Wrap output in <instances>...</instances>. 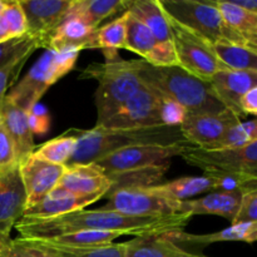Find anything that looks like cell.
<instances>
[{"instance_id": "6da1fadb", "label": "cell", "mask_w": 257, "mask_h": 257, "mask_svg": "<svg viewBox=\"0 0 257 257\" xmlns=\"http://www.w3.org/2000/svg\"><path fill=\"white\" fill-rule=\"evenodd\" d=\"M192 216L188 213L140 217L117 211L79 210L50 218L22 217L14 228L22 238H50L75 231H113L122 235L160 236L173 231H183Z\"/></svg>"}, {"instance_id": "7a4b0ae2", "label": "cell", "mask_w": 257, "mask_h": 257, "mask_svg": "<svg viewBox=\"0 0 257 257\" xmlns=\"http://www.w3.org/2000/svg\"><path fill=\"white\" fill-rule=\"evenodd\" d=\"M141 82L158 94L182 105L187 113H217L226 109L208 82L177 67H155L132 59Z\"/></svg>"}, {"instance_id": "3957f363", "label": "cell", "mask_w": 257, "mask_h": 257, "mask_svg": "<svg viewBox=\"0 0 257 257\" xmlns=\"http://www.w3.org/2000/svg\"><path fill=\"white\" fill-rule=\"evenodd\" d=\"M77 138V147L70 158V165L94 163L118 150L142 145H171L186 142L180 127L155 125L133 130H110L93 127L89 130H70Z\"/></svg>"}, {"instance_id": "277c9868", "label": "cell", "mask_w": 257, "mask_h": 257, "mask_svg": "<svg viewBox=\"0 0 257 257\" xmlns=\"http://www.w3.org/2000/svg\"><path fill=\"white\" fill-rule=\"evenodd\" d=\"M103 55L104 63H92L80 73V78L98 82L95 90V127L104 124L142 87L132 59H123L118 52L103 53Z\"/></svg>"}, {"instance_id": "5b68a950", "label": "cell", "mask_w": 257, "mask_h": 257, "mask_svg": "<svg viewBox=\"0 0 257 257\" xmlns=\"http://www.w3.org/2000/svg\"><path fill=\"white\" fill-rule=\"evenodd\" d=\"M79 53L78 49L63 52L47 49L29 72L8 92L7 98L28 112L39 103L53 84L74 68Z\"/></svg>"}, {"instance_id": "8992f818", "label": "cell", "mask_w": 257, "mask_h": 257, "mask_svg": "<svg viewBox=\"0 0 257 257\" xmlns=\"http://www.w3.org/2000/svg\"><path fill=\"white\" fill-rule=\"evenodd\" d=\"M158 4L168 18L192 30L211 44L226 42L248 47L226 27L213 0H158Z\"/></svg>"}, {"instance_id": "52a82bcc", "label": "cell", "mask_w": 257, "mask_h": 257, "mask_svg": "<svg viewBox=\"0 0 257 257\" xmlns=\"http://www.w3.org/2000/svg\"><path fill=\"white\" fill-rule=\"evenodd\" d=\"M167 19L172 32L177 67L205 82H208L216 73L227 70L215 54L211 43L171 18L167 17Z\"/></svg>"}, {"instance_id": "ba28073f", "label": "cell", "mask_w": 257, "mask_h": 257, "mask_svg": "<svg viewBox=\"0 0 257 257\" xmlns=\"http://www.w3.org/2000/svg\"><path fill=\"white\" fill-rule=\"evenodd\" d=\"M187 142L171 145H142L118 150L94 162L107 175L142 170L170 162L171 158L181 156L188 147Z\"/></svg>"}, {"instance_id": "9c48e42d", "label": "cell", "mask_w": 257, "mask_h": 257, "mask_svg": "<svg viewBox=\"0 0 257 257\" xmlns=\"http://www.w3.org/2000/svg\"><path fill=\"white\" fill-rule=\"evenodd\" d=\"M108 202L103 210L117 211L131 216L140 217H160V216L177 215L181 202L168 200L158 195L151 187H135L114 191L107 195Z\"/></svg>"}, {"instance_id": "30bf717a", "label": "cell", "mask_w": 257, "mask_h": 257, "mask_svg": "<svg viewBox=\"0 0 257 257\" xmlns=\"http://www.w3.org/2000/svg\"><path fill=\"white\" fill-rule=\"evenodd\" d=\"M180 157L202 171H238L257 176V141L243 147L221 150H203L188 146Z\"/></svg>"}, {"instance_id": "8fae6325", "label": "cell", "mask_w": 257, "mask_h": 257, "mask_svg": "<svg viewBox=\"0 0 257 257\" xmlns=\"http://www.w3.org/2000/svg\"><path fill=\"white\" fill-rule=\"evenodd\" d=\"M27 22V35L47 50L57 28L67 17L72 0H19Z\"/></svg>"}, {"instance_id": "7c38bea8", "label": "cell", "mask_w": 257, "mask_h": 257, "mask_svg": "<svg viewBox=\"0 0 257 257\" xmlns=\"http://www.w3.org/2000/svg\"><path fill=\"white\" fill-rule=\"evenodd\" d=\"M155 125H165L161 120V97L142 83L141 89L100 127L133 130Z\"/></svg>"}, {"instance_id": "4fadbf2b", "label": "cell", "mask_w": 257, "mask_h": 257, "mask_svg": "<svg viewBox=\"0 0 257 257\" xmlns=\"http://www.w3.org/2000/svg\"><path fill=\"white\" fill-rule=\"evenodd\" d=\"M238 122L240 115L227 108L217 113H187L180 131L188 145L207 150Z\"/></svg>"}, {"instance_id": "5bb4252c", "label": "cell", "mask_w": 257, "mask_h": 257, "mask_svg": "<svg viewBox=\"0 0 257 257\" xmlns=\"http://www.w3.org/2000/svg\"><path fill=\"white\" fill-rule=\"evenodd\" d=\"M18 167L27 195L25 210L52 193L65 171V166L53 165L33 155L20 162Z\"/></svg>"}, {"instance_id": "9a60e30c", "label": "cell", "mask_w": 257, "mask_h": 257, "mask_svg": "<svg viewBox=\"0 0 257 257\" xmlns=\"http://www.w3.org/2000/svg\"><path fill=\"white\" fill-rule=\"evenodd\" d=\"M112 182L95 163L65 166V171L54 191L75 196L108 195Z\"/></svg>"}, {"instance_id": "2e32d148", "label": "cell", "mask_w": 257, "mask_h": 257, "mask_svg": "<svg viewBox=\"0 0 257 257\" xmlns=\"http://www.w3.org/2000/svg\"><path fill=\"white\" fill-rule=\"evenodd\" d=\"M27 207V195L19 167L0 172V233L10 235L15 223L23 217Z\"/></svg>"}, {"instance_id": "e0dca14e", "label": "cell", "mask_w": 257, "mask_h": 257, "mask_svg": "<svg viewBox=\"0 0 257 257\" xmlns=\"http://www.w3.org/2000/svg\"><path fill=\"white\" fill-rule=\"evenodd\" d=\"M208 83L218 100L227 109L242 117L240 100L251 88L257 87V70H221Z\"/></svg>"}, {"instance_id": "ac0fdd59", "label": "cell", "mask_w": 257, "mask_h": 257, "mask_svg": "<svg viewBox=\"0 0 257 257\" xmlns=\"http://www.w3.org/2000/svg\"><path fill=\"white\" fill-rule=\"evenodd\" d=\"M97 28L92 27L84 18L68 12L62 24L57 28L49 42L48 49L63 52L69 49H97L95 45Z\"/></svg>"}, {"instance_id": "d6986e66", "label": "cell", "mask_w": 257, "mask_h": 257, "mask_svg": "<svg viewBox=\"0 0 257 257\" xmlns=\"http://www.w3.org/2000/svg\"><path fill=\"white\" fill-rule=\"evenodd\" d=\"M0 119L12 138L19 165L32 156L37 147L34 143V135L28 122L27 112L5 97L0 109Z\"/></svg>"}, {"instance_id": "ffe728a7", "label": "cell", "mask_w": 257, "mask_h": 257, "mask_svg": "<svg viewBox=\"0 0 257 257\" xmlns=\"http://www.w3.org/2000/svg\"><path fill=\"white\" fill-rule=\"evenodd\" d=\"M163 236L178 246H195V247H206L212 243L227 242V241L253 243L257 238V222L230 225L225 230L213 233H205V235H195L185 231H173V232L165 233Z\"/></svg>"}, {"instance_id": "44dd1931", "label": "cell", "mask_w": 257, "mask_h": 257, "mask_svg": "<svg viewBox=\"0 0 257 257\" xmlns=\"http://www.w3.org/2000/svg\"><path fill=\"white\" fill-rule=\"evenodd\" d=\"M242 191L210 192L205 197L186 200L181 202L180 212L195 215H215L232 222L240 206Z\"/></svg>"}, {"instance_id": "7402d4cb", "label": "cell", "mask_w": 257, "mask_h": 257, "mask_svg": "<svg viewBox=\"0 0 257 257\" xmlns=\"http://www.w3.org/2000/svg\"><path fill=\"white\" fill-rule=\"evenodd\" d=\"M103 198L102 195L75 196L53 191L42 201L24 211V218H50L84 210L87 206Z\"/></svg>"}, {"instance_id": "603a6c76", "label": "cell", "mask_w": 257, "mask_h": 257, "mask_svg": "<svg viewBox=\"0 0 257 257\" xmlns=\"http://www.w3.org/2000/svg\"><path fill=\"white\" fill-rule=\"evenodd\" d=\"M125 257H207L190 252L163 235L138 236L127 241Z\"/></svg>"}, {"instance_id": "cb8c5ba5", "label": "cell", "mask_w": 257, "mask_h": 257, "mask_svg": "<svg viewBox=\"0 0 257 257\" xmlns=\"http://www.w3.org/2000/svg\"><path fill=\"white\" fill-rule=\"evenodd\" d=\"M226 27L257 50V14L233 5L230 0H213Z\"/></svg>"}, {"instance_id": "d4e9b609", "label": "cell", "mask_w": 257, "mask_h": 257, "mask_svg": "<svg viewBox=\"0 0 257 257\" xmlns=\"http://www.w3.org/2000/svg\"><path fill=\"white\" fill-rule=\"evenodd\" d=\"M47 257H125L127 242L108 243L90 247H70L49 242L43 238H27Z\"/></svg>"}, {"instance_id": "484cf974", "label": "cell", "mask_w": 257, "mask_h": 257, "mask_svg": "<svg viewBox=\"0 0 257 257\" xmlns=\"http://www.w3.org/2000/svg\"><path fill=\"white\" fill-rule=\"evenodd\" d=\"M127 10L152 32L157 43L172 42L170 22L158 0H131Z\"/></svg>"}, {"instance_id": "4316f807", "label": "cell", "mask_w": 257, "mask_h": 257, "mask_svg": "<svg viewBox=\"0 0 257 257\" xmlns=\"http://www.w3.org/2000/svg\"><path fill=\"white\" fill-rule=\"evenodd\" d=\"M152 188L158 195L178 202L190 200L191 197L200 193L215 192L212 180L205 175L181 177L162 185H155Z\"/></svg>"}, {"instance_id": "83f0119b", "label": "cell", "mask_w": 257, "mask_h": 257, "mask_svg": "<svg viewBox=\"0 0 257 257\" xmlns=\"http://www.w3.org/2000/svg\"><path fill=\"white\" fill-rule=\"evenodd\" d=\"M131 0H72L70 13L84 18L92 27L99 28L103 20L128 9Z\"/></svg>"}, {"instance_id": "f1b7e54d", "label": "cell", "mask_w": 257, "mask_h": 257, "mask_svg": "<svg viewBox=\"0 0 257 257\" xmlns=\"http://www.w3.org/2000/svg\"><path fill=\"white\" fill-rule=\"evenodd\" d=\"M170 163H162V165H156L152 167L142 168V170L128 171V172L114 173V175H108L112 187L109 192L114 191L124 190V188H135V187H151L155 186L157 181L165 176L167 172Z\"/></svg>"}, {"instance_id": "f546056e", "label": "cell", "mask_w": 257, "mask_h": 257, "mask_svg": "<svg viewBox=\"0 0 257 257\" xmlns=\"http://www.w3.org/2000/svg\"><path fill=\"white\" fill-rule=\"evenodd\" d=\"M212 49L220 62L230 70H257V50L231 43H215Z\"/></svg>"}, {"instance_id": "4dcf8cb0", "label": "cell", "mask_w": 257, "mask_h": 257, "mask_svg": "<svg viewBox=\"0 0 257 257\" xmlns=\"http://www.w3.org/2000/svg\"><path fill=\"white\" fill-rule=\"evenodd\" d=\"M75 147H77V138L69 130L64 135L43 143L39 147H35L33 156L53 165L67 166L74 153Z\"/></svg>"}, {"instance_id": "1f68e13d", "label": "cell", "mask_w": 257, "mask_h": 257, "mask_svg": "<svg viewBox=\"0 0 257 257\" xmlns=\"http://www.w3.org/2000/svg\"><path fill=\"white\" fill-rule=\"evenodd\" d=\"M203 175L210 177L213 182L215 192H232V191L257 190V176L238 171L207 170Z\"/></svg>"}, {"instance_id": "d6a6232c", "label": "cell", "mask_w": 257, "mask_h": 257, "mask_svg": "<svg viewBox=\"0 0 257 257\" xmlns=\"http://www.w3.org/2000/svg\"><path fill=\"white\" fill-rule=\"evenodd\" d=\"M128 13L125 10L120 17L103 27L98 28L95 34V45L102 53L118 52V49H125L127 38Z\"/></svg>"}, {"instance_id": "836d02e7", "label": "cell", "mask_w": 257, "mask_h": 257, "mask_svg": "<svg viewBox=\"0 0 257 257\" xmlns=\"http://www.w3.org/2000/svg\"><path fill=\"white\" fill-rule=\"evenodd\" d=\"M128 13L127 19V38H125V49L136 53L142 59H146L147 55L152 52L157 44L155 35L150 29L141 22L138 18Z\"/></svg>"}, {"instance_id": "e575fe53", "label": "cell", "mask_w": 257, "mask_h": 257, "mask_svg": "<svg viewBox=\"0 0 257 257\" xmlns=\"http://www.w3.org/2000/svg\"><path fill=\"white\" fill-rule=\"evenodd\" d=\"M123 236L120 232L113 231H75L64 233L50 238H43L49 242L60 246L70 247H90V246H102L112 243L115 238Z\"/></svg>"}, {"instance_id": "d590c367", "label": "cell", "mask_w": 257, "mask_h": 257, "mask_svg": "<svg viewBox=\"0 0 257 257\" xmlns=\"http://www.w3.org/2000/svg\"><path fill=\"white\" fill-rule=\"evenodd\" d=\"M257 141V123L255 119L238 122L231 127L212 147L207 150H221V148H238ZM205 150V148H203Z\"/></svg>"}, {"instance_id": "8d00e7d4", "label": "cell", "mask_w": 257, "mask_h": 257, "mask_svg": "<svg viewBox=\"0 0 257 257\" xmlns=\"http://www.w3.org/2000/svg\"><path fill=\"white\" fill-rule=\"evenodd\" d=\"M37 49L38 47L34 43V44L25 48L18 55H15L8 64L0 68V109H2V104L4 102L9 89H12L15 85V82L18 80V77L20 74V70L24 68L27 60L32 57V54Z\"/></svg>"}, {"instance_id": "74e56055", "label": "cell", "mask_w": 257, "mask_h": 257, "mask_svg": "<svg viewBox=\"0 0 257 257\" xmlns=\"http://www.w3.org/2000/svg\"><path fill=\"white\" fill-rule=\"evenodd\" d=\"M0 257H47L29 240L0 233Z\"/></svg>"}, {"instance_id": "f35d334b", "label": "cell", "mask_w": 257, "mask_h": 257, "mask_svg": "<svg viewBox=\"0 0 257 257\" xmlns=\"http://www.w3.org/2000/svg\"><path fill=\"white\" fill-rule=\"evenodd\" d=\"M2 15L7 23L8 30L13 39L22 38L27 34V22H25V15L20 7L19 0L5 2Z\"/></svg>"}, {"instance_id": "ab89813d", "label": "cell", "mask_w": 257, "mask_h": 257, "mask_svg": "<svg viewBox=\"0 0 257 257\" xmlns=\"http://www.w3.org/2000/svg\"><path fill=\"white\" fill-rule=\"evenodd\" d=\"M257 222V190H250L242 193L237 213L231 225Z\"/></svg>"}, {"instance_id": "60d3db41", "label": "cell", "mask_w": 257, "mask_h": 257, "mask_svg": "<svg viewBox=\"0 0 257 257\" xmlns=\"http://www.w3.org/2000/svg\"><path fill=\"white\" fill-rule=\"evenodd\" d=\"M143 60L155 67H175L177 65V58L173 43H157L152 52Z\"/></svg>"}, {"instance_id": "b9f144b4", "label": "cell", "mask_w": 257, "mask_h": 257, "mask_svg": "<svg viewBox=\"0 0 257 257\" xmlns=\"http://www.w3.org/2000/svg\"><path fill=\"white\" fill-rule=\"evenodd\" d=\"M161 120L162 124L168 127H180L181 123L185 119L186 112L185 108L178 104L175 100L170 99L167 97L161 95Z\"/></svg>"}, {"instance_id": "7bdbcfd3", "label": "cell", "mask_w": 257, "mask_h": 257, "mask_svg": "<svg viewBox=\"0 0 257 257\" xmlns=\"http://www.w3.org/2000/svg\"><path fill=\"white\" fill-rule=\"evenodd\" d=\"M15 166H18V161L14 145L0 119V172L10 170Z\"/></svg>"}, {"instance_id": "ee69618b", "label": "cell", "mask_w": 257, "mask_h": 257, "mask_svg": "<svg viewBox=\"0 0 257 257\" xmlns=\"http://www.w3.org/2000/svg\"><path fill=\"white\" fill-rule=\"evenodd\" d=\"M32 44H34V42L27 34L22 38H14V39H9L4 43H0V68L8 64L15 55H18L25 48Z\"/></svg>"}, {"instance_id": "f6af8a7d", "label": "cell", "mask_w": 257, "mask_h": 257, "mask_svg": "<svg viewBox=\"0 0 257 257\" xmlns=\"http://www.w3.org/2000/svg\"><path fill=\"white\" fill-rule=\"evenodd\" d=\"M27 117L33 135H35V133L44 135L45 132H48L50 125V117L48 110L43 105L38 103L33 108H30L27 112Z\"/></svg>"}, {"instance_id": "bcb514c9", "label": "cell", "mask_w": 257, "mask_h": 257, "mask_svg": "<svg viewBox=\"0 0 257 257\" xmlns=\"http://www.w3.org/2000/svg\"><path fill=\"white\" fill-rule=\"evenodd\" d=\"M240 110L242 115L252 114L257 113V87L251 88L248 92L242 95L240 100Z\"/></svg>"}, {"instance_id": "7dc6e473", "label": "cell", "mask_w": 257, "mask_h": 257, "mask_svg": "<svg viewBox=\"0 0 257 257\" xmlns=\"http://www.w3.org/2000/svg\"><path fill=\"white\" fill-rule=\"evenodd\" d=\"M230 2L241 9L257 14V0H230Z\"/></svg>"}, {"instance_id": "c3c4849f", "label": "cell", "mask_w": 257, "mask_h": 257, "mask_svg": "<svg viewBox=\"0 0 257 257\" xmlns=\"http://www.w3.org/2000/svg\"><path fill=\"white\" fill-rule=\"evenodd\" d=\"M13 39L9 34V30H8L7 23H5L4 18H3L2 13H0V43H4L7 40Z\"/></svg>"}, {"instance_id": "681fc988", "label": "cell", "mask_w": 257, "mask_h": 257, "mask_svg": "<svg viewBox=\"0 0 257 257\" xmlns=\"http://www.w3.org/2000/svg\"><path fill=\"white\" fill-rule=\"evenodd\" d=\"M5 7V2H3V0H0V13L3 12V9H4Z\"/></svg>"}]
</instances>
